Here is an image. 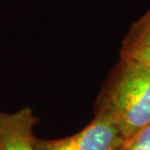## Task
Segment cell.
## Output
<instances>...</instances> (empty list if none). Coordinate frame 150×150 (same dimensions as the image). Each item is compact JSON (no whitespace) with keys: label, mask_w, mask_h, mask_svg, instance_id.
I'll list each match as a JSON object with an SVG mask.
<instances>
[{"label":"cell","mask_w":150,"mask_h":150,"mask_svg":"<svg viewBox=\"0 0 150 150\" xmlns=\"http://www.w3.org/2000/svg\"><path fill=\"white\" fill-rule=\"evenodd\" d=\"M0 150H1V149H0Z\"/></svg>","instance_id":"6"},{"label":"cell","mask_w":150,"mask_h":150,"mask_svg":"<svg viewBox=\"0 0 150 150\" xmlns=\"http://www.w3.org/2000/svg\"><path fill=\"white\" fill-rule=\"evenodd\" d=\"M124 137L113 123L103 115L94 119L78 133L58 139L35 137L36 150H119Z\"/></svg>","instance_id":"2"},{"label":"cell","mask_w":150,"mask_h":150,"mask_svg":"<svg viewBox=\"0 0 150 150\" xmlns=\"http://www.w3.org/2000/svg\"><path fill=\"white\" fill-rule=\"evenodd\" d=\"M95 111L110 120L125 140L150 126V70L120 58L103 84Z\"/></svg>","instance_id":"1"},{"label":"cell","mask_w":150,"mask_h":150,"mask_svg":"<svg viewBox=\"0 0 150 150\" xmlns=\"http://www.w3.org/2000/svg\"><path fill=\"white\" fill-rule=\"evenodd\" d=\"M120 58L137 62L150 70V7L130 26L122 41Z\"/></svg>","instance_id":"4"},{"label":"cell","mask_w":150,"mask_h":150,"mask_svg":"<svg viewBox=\"0 0 150 150\" xmlns=\"http://www.w3.org/2000/svg\"><path fill=\"white\" fill-rule=\"evenodd\" d=\"M38 118L30 107L15 112L0 108V149L36 150L34 146V127Z\"/></svg>","instance_id":"3"},{"label":"cell","mask_w":150,"mask_h":150,"mask_svg":"<svg viewBox=\"0 0 150 150\" xmlns=\"http://www.w3.org/2000/svg\"><path fill=\"white\" fill-rule=\"evenodd\" d=\"M119 150H150V126L126 139Z\"/></svg>","instance_id":"5"}]
</instances>
